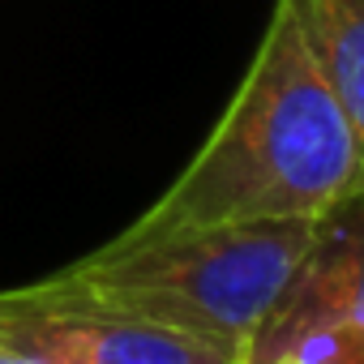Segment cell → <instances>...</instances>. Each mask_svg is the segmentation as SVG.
Returning <instances> with one entry per match:
<instances>
[{"mask_svg": "<svg viewBox=\"0 0 364 364\" xmlns=\"http://www.w3.org/2000/svg\"><path fill=\"white\" fill-rule=\"evenodd\" d=\"M360 185L364 159L355 133L291 5L274 0L266 35L202 150L112 240L141 245L198 228L317 219Z\"/></svg>", "mask_w": 364, "mask_h": 364, "instance_id": "obj_1", "label": "cell"}, {"mask_svg": "<svg viewBox=\"0 0 364 364\" xmlns=\"http://www.w3.org/2000/svg\"><path fill=\"white\" fill-rule=\"evenodd\" d=\"M313 223L317 219H266L176 232L141 245L107 240L82 262L22 283L18 291L56 309L193 334L245 364L249 343L313 245Z\"/></svg>", "mask_w": 364, "mask_h": 364, "instance_id": "obj_2", "label": "cell"}, {"mask_svg": "<svg viewBox=\"0 0 364 364\" xmlns=\"http://www.w3.org/2000/svg\"><path fill=\"white\" fill-rule=\"evenodd\" d=\"M245 364H364V185L317 215Z\"/></svg>", "mask_w": 364, "mask_h": 364, "instance_id": "obj_3", "label": "cell"}, {"mask_svg": "<svg viewBox=\"0 0 364 364\" xmlns=\"http://www.w3.org/2000/svg\"><path fill=\"white\" fill-rule=\"evenodd\" d=\"M0 343L39 364H240L232 351L193 334L39 304L18 287L0 291Z\"/></svg>", "mask_w": 364, "mask_h": 364, "instance_id": "obj_4", "label": "cell"}, {"mask_svg": "<svg viewBox=\"0 0 364 364\" xmlns=\"http://www.w3.org/2000/svg\"><path fill=\"white\" fill-rule=\"evenodd\" d=\"M364 159V0H287Z\"/></svg>", "mask_w": 364, "mask_h": 364, "instance_id": "obj_5", "label": "cell"}, {"mask_svg": "<svg viewBox=\"0 0 364 364\" xmlns=\"http://www.w3.org/2000/svg\"><path fill=\"white\" fill-rule=\"evenodd\" d=\"M0 364H39V360H31V355H22V351H14V347L0 343Z\"/></svg>", "mask_w": 364, "mask_h": 364, "instance_id": "obj_6", "label": "cell"}]
</instances>
